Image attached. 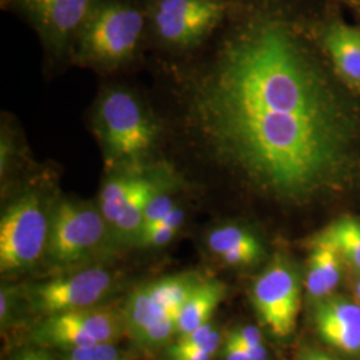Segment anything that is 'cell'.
I'll list each match as a JSON object with an SVG mask.
<instances>
[{"instance_id": "16", "label": "cell", "mask_w": 360, "mask_h": 360, "mask_svg": "<svg viewBox=\"0 0 360 360\" xmlns=\"http://www.w3.org/2000/svg\"><path fill=\"white\" fill-rule=\"evenodd\" d=\"M159 188L154 180L138 176L134 188L131 190L124 207L111 229L116 239L122 242H136L141 233L144 219V211L148 200Z\"/></svg>"}, {"instance_id": "10", "label": "cell", "mask_w": 360, "mask_h": 360, "mask_svg": "<svg viewBox=\"0 0 360 360\" xmlns=\"http://www.w3.org/2000/svg\"><path fill=\"white\" fill-rule=\"evenodd\" d=\"M312 324L327 347L346 356L360 355V303L345 295L314 302Z\"/></svg>"}, {"instance_id": "20", "label": "cell", "mask_w": 360, "mask_h": 360, "mask_svg": "<svg viewBox=\"0 0 360 360\" xmlns=\"http://www.w3.org/2000/svg\"><path fill=\"white\" fill-rule=\"evenodd\" d=\"M178 314H167L163 318L146 327L134 340L144 347H158L165 345L172 336H176Z\"/></svg>"}, {"instance_id": "22", "label": "cell", "mask_w": 360, "mask_h": 360, "mask_svg": "<svg viewBox=\"0 0 360 360\" xmlns=\"http://www.w3.org/2000/svg\"><path fill=\"white\" fill-rule=\"evenodd\" d=\"M176 207L174 199L166 193H162L158 190L148 200L146 211H144V219H143L142 230L147 226H151L156 221L166 218L168 214ZM141 230V231H142ZM139 238V236H138Z\"/></svg>"}, {"instance_id": "18", "label": "cell", "mask_w": 360, "mask_h": 360, "mask_svg": "<svg viewBox=\"0 0 360 360\" xmlns=\"http://www.w3.org/2000/svg\"><path fill=\"white\" fill-rule=\"evenodd\" d=\"M138 176L139 175L136 174L120 175L111 178L104 184L101 193L99 210L110 229L114 227Z\"/></svg>"}, {"instance_id": "11", "label": "cell", "mask_w": 360, "mask_h": 360, "mask_svg": "<svg viewBox=\"0 0 360 360\" xmlns=\"http://www.w3.org/2000/svg\"><path fill=\"white\" fill-rule=\"evenodd\" d=\"M46 43L62 51L90 13L94 0H16Z\"/></svg>"}, {"instance_id": "25", "label": "cell", "mask_w": 360, "mask_h": 360, "mask_svg": "<svg viewBox=\"0 0 360 360\" xmlns=\"http://www.w3.org/2000/svg\"><path fill=\"white\" fill-rule=\"evenodd\" d=\"M295 360H338L334 355L328 354L327 351L314 346H306L300 348L296 354Z\"/></svg>"}, {"instance_id": "7", "label": "cell", "mask_w": 360, "mask_h": 360, "mask_svg": "<svg viewBox=\"0 0 360 360\" xmlns=\"http://www.w3.org/2000/svg\"><path fill=\"white\" fill-rule=\"evenodd\" d=\"M300 279L291 260L275 255L252 285L251 300L260 321L278 338L295 331L300 311Z\"/></svg>"}, {"instance_id": "14", "label": "cell", "mask_w": 360, "mask_h": 360, "mask_svg": "<svg viewBox=\"0 0 360 360\" xmlns=\"http://www.w3.org/2000/svg\"><path fill=\"white\" fill-rule=\"evenodd\" d=\"M343 260L333 245L319 238L311 240L306 290L309 299L318 302L335 294L343 276Z\"/></svg>"}, {"instance_id": "23", "label": "cell", "mask_w": 360, "mask_h": 360, "mask_svg": "<svg viewBox=\"0 0 360 360\" xmlns=\"http://www.w3.org/2000/svg\"><path fill=\"white\" fill-rule=\"evenodd\" d=\"M223 359L224 360H267L269 352L263 345H239L230 340H226L223 347Z\"/></svg>"}, {"instance_id": "21", "label": "cell", "mask_w": 360, "mask_h": 360, "mask_svg": "<svg viewBox=\"0 0 360 360\" xmlns=\"http://www.w3.org/2000/svg\"><path fill=\"white\" fill-rule=\"evenodd\" d=\"M63 360H123L114 343L68 349Z\"/></svg>"}, {"instance_id": "19", "label": "cell", "mask_w": 360, "mask_h": 360, "mask_svg": "<svg viewBox=\"0 0 360 360\" xmlns=\"http://www.w3.org/2000/svg\"><path fill=\"white\" fill-rule=\"evenodd\" d=\"M184 211L179 207H175L166 218L156 221L151 226L144 227L139 233L136 243H139L142 247L151 248L168 245L179 232L180 227L184 223Z\"/></svg>"}, {"instance_id": "8", "label": "cell", "mask_w": 360, "mask_h": 360, "mask_svg": "<svg viewBox=\"0 0 360 360\" xmlns=\"http://www.w3.org/2000/svg\"><path fill=\"white\" fill-rule=\"evenodd\" d=\"M114 285L110 271L94 267L59 275L30 290L31 307L44 316L96 306Z\"/></svg>"}, {"instance_id": "9", "label": "cell", "mask_w": 360, "mask_h": 360, "mask_svg": "<svg viewBox=\"0 0 360 360\" xmlns=\"http://www.w3.org/2000/svg\"><path fill=\"white\" fill-rule=\"evenodd\" d=\"M221 0H156L151 10L155 32L163 41L190 47L207 38L221 22Z\"/></svg>"}, {"instance_id": "15", "label": "cell", "mask_w": 360, "mask_h": 360, "mask_svg": "<svg viewBox=\"0 0 360 360\" xmlns=\"http://www.w3.org/2000/svg\"><path fill=\"white\" fill-rule=\"evenodd\" d=\"M226 296V285L215 279L200 281L181 306L176 316V338L211 322V318Z\"/></svg>"}, {"instance_id": "17", "label": "cell", "mask_w": 360, "mask_h": 360, "mask_svg": "<svg viewBox=\"0 0 360 360\" xmlns=\"http://www.w3.org/2000/svg\"><path fill=\"white\" fill-rule=\"evenodd\" d=\"M316 238L330 243L338 251L343 263L360 275V221L352 217L336 219Z\"/></svg>"}, {"instance_id": "2", "label": "cell", "mask_w": 360, "mask_h": 360, "mask_svg": "<svg viewBox=\"0 0 360 360\" xmlns=\"http://www.w3.org/2000/svg\"><path fill=\"white\" fill-rule=\"evenodd\" d=\"M96 132L111 165H136L154 148L158 129L129 91L105 92L95 114Z\"/></svg>"}, {"instance_id": "24", "label": "cell", "mask_w": 360, "mask_h": 360, "mask_svg": "<svg viewBox=\"0 0 360 360\" xmlns=\"http://www.w3.org/2000/svg\"><path fill=\"white\" fill-rule=\"evenodd\" d=\"M227 340L233 342V343H239V345L255 346V345H263V335L257 326L247 324V326L233 330L231 334L229 335Z\"/></svg>"}, {"instance_id": "29", "label": "cell", "mask_w": 360, "mask_h": 360, "mask_svg": "<svg viewBox=\"0 0 360 360\" xmlns=\"http://www.w3.org/2000/svg\"><path fill=\"white\" fill-rule=\"evenodd\" d=\"M355 275L356 276L352 281V291H354L355 299L360 303V275L359 274H355Z\"/></svg>"}, {"instance_id": "28", "label": "cell", "mask_w": 360, "mask_h": 360, "mask_svg": "<svg viewBox=\"0 0 360 360\" xmlns=\"http://www.w3.org/2000/svg\"><path fill=\"white\" fill-rule=\"evenodd\" d=\"M15 360H55L46 348L30 347L23 349Z\"/></svg>"}, {"instance_id": "6", "label": "cell", "mask_w": 360, "mask_h": 360, "mask_svg": "<svg viewBox=\"0 0 360 360\" xmlns=\"http://www.w3.org/2000/svg\"><path fill=\"white\" fill-rule=\"evenodd\" d=\"M124 330L122 314L114 309L94 306L44 316L34 330L32 342L68 351L114 343Z\"/></svg>"}, {"instance_id": "26", "label": "cell", "mask_w": 360, "mask_h": 360, "mask_svg": "<svg viewBox=\"0 0 360 360\" xmlns=\"http://www.w3.org/2000/svg\"><path fill=\"white\" fill-rule=\"evenodd\" d=\"M217 351L218 348H205V349H198V351L184 352V354L168 355V358L171 360H211L217 354Z\"/></svg>"}, {"instance_id": "4", "label": "cell", "mask_w": 360, "mask_h": 360, "mask_svg": "<svg viewBox=\"0 0 360 360\" xmlns=\"http://www.w3.org/2000/svg\"><path fill=\"white\" fill-rule=\"evenodd\" d=\"M51 217L38 193H26L6 208L0 220V270L35 266L46 255Z\"/></svg>"}, {"instance_id": "3", "label": "cell", "mask_w": 360, "mask_h": 360, "mask_svg": "<svg viewBox=\"0 0 360 360\" xmlns=\"http://www.w3.org/2000/svg\"><path fill=\"white\" fill-rule=\"evenodd\" d=\"M143 30L138 8L116 0L94 1L75 37L79 55L98 65H120L136 51Z\"/></svg>"}, {"instance_id": "13", "label": "cell", "mask_w": 360, "mask_h": 360, "mask_svg": "<svg viewBox=\"0 0 360 360\" xmlns=\"http://www.w3.org/2000/svg\"><path fill=\"white\" fill-rule=\"evenodd\" d=\"M208 250L231 267H250L259 263L266 248L255 232L238 224H223L210 231Z\"/></svg>"}, {"instance_id": "12", "label": "cell", "mask_w": 360, "mask_h": 360, "mask_svg": "<svg viewBox=\"0 0 360 360\" xmlns=\"http://www.w3.org/2000/svg\"><path fill=\"white\" fill-rule=\"evenodd\" d=\"M323 46L335 74L345 86L360 95V30L343 22L330 23L323 34Z\"/></svg>"}, {"instance_id": "1", "label": "cell", "mask_w": 360, "mask_h": 360, "mask_svg": "<svg viewBox=\"0 0 360 360\" xmlns=\"http://www.w3.org/2000/svg\"><path fill=\"white\" fill-rule=\"evenodd\" d=\"M193 120L219 160L284 199H306L348 175L358 116L283 20L238 31L196 89Z\"/></svg>"}, {"instance_id": "27", "label": "cell", "mask_w": 360, "mask_h": 360, "mask_svg": "<svg viewBox=\"0 0 360 360\" xmlns=\"http://www.w3.org/2000/svg\"><path fill=\"white\" fill-rule=\"evenodd\" d=\"M13 309V294L8 287H3L0 292V321L1 326L8 322Z\"/></svg>"}, {"instance_id": "5", "label": "cell", "mask_w": 360, "mask_h": 360, "mask_svg": "<svg viewBox=\"0 0 360 360\" xmlns=\"http://www.w3.org/2000/svg\"><path fill=\"white\" fill-rule=\"evenodd\" d=\"M108 230L101 210L89 203L62 200L52 211L46 257L55 269L70 270L102 248Z\"/></svg>"}]
</instances>
